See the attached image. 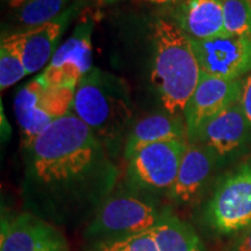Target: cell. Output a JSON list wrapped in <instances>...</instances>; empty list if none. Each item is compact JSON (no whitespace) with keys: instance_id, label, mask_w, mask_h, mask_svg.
Masks as SVG:
<instances>
[{"instance_id":"1","label":"cell","mask_w":251,"mask_h":251,"mask_svg":"<svg viewBox=\"0 0 251 251\" xmlns=\"http://www.w3.org/2000/svg\"><path fill=\"white\" fill-rule=\"evenodd\" d=\"M118 176L111 150L70 112L26 149L25 207L55 226L91 221L114 192Z\"/></svg>"},{"instance_id":"2","label":"cell","mask_w":251,"mask_h":251,"mask_svg":"<svg viewBox=\"0 0 251 251\" xmlns=\"http://www.w3.org/2000/svg\"><path fill=\"white\" fill-rule=\"evenodd\" d=\"M153 42L152 85L164 111L174 115L184 114L201 76L192 42L165 18L157 19L153 24Z\"/></svg>"},{"instance_id":"3","label":"cell","mask_w":251,"mask_h":251,"mask_svg":"<svg viewBox=\"0 0 251 251\" xmlns=\"http://www.w3.org/2000/svg\"><path fill=\"white\" fill-rule=\"evenodd\" d=\"M71 112L109 150L118 144L134 117L127 83L100 69H92L78 84Z\"/></svg>"},{"instance_id":"4","label":"cell","mask_w":251,"mask_h":251,"mask_svg":"<svg viewBox=\"0 0 251 251\" xmlns=\"http://www.w3.org/2000/svg\"><path fill=\"white\" fill-rule=\"evenodd\" d=\"M149 196L141 193H112L101 203L85 229L86 238L97 241L130 236L151 230L171 214Z\"/></svg>"},{"instance_id":"5","label":"cell","mask_w":251,"mask_h":251,"mask_svg":"<svg viewBox=\"0 0 251 251\" xmlns=\"http://www.w3.org/2000/svg\"><path fill=\"white\" fill-rule=\"evenodd\" d=\"M75 91V87L48 85L40 76L18 91L14 112L25 149L52 122L71 112Z\"/></svg>"},{"instance_id":"6","label":"cell","mask_w":251,"mask_h":251,"mask_svg":"<svg viewBox=\"0 0 251 251\" xmlns=\"http://www.w3.org/2000/svg\"><path fill=\"white\" fill-rule=\"evenodd\" d=\"M188 139L149 144L128 159L127 177L134 190L147 193H168L174 185Z\"/></svg>"},{"instance_id":"7","label":"cell","mask_w":251,"mask_h":251,"mask_svg":"<svg viewBox=\"0 0 251 251\" xmlns=\"http://www.w3.org/2000/svg\"><path fill=\"white\" fill-rule=\"evenodd\" d=\"M207 218L222 235L244 230L251 226V163L229 174L213 194Z\"/></svg>"},{"instance_id":"8","label":"cell","mask_w":251,"mask_h":251,"mask_svg":"<svg viewBox=\"0 0 251 251\" xmlns=\"http://www.w3.org/2000/svg\"><path fill=\"white\" fill-rule=\"evenodd\" d=\"M191 42L202 74L237 80L251 71V35H222Z\"/></svg>"},{"instance_id":"9","label":"cell","mask_w":251,"mask_h":251,"mask_svg":"<svg viewBox=\"0 0 251 251\" xmlns=\"http://www.w3.org/2000/svg\"><path fill=\"white\" fill-rule=\"evenodd\" d=\"M93 21L78 25L72 35L57 48L45 71L40 75L51 86L76 89L80 80L92 70Z\"/></svg>"},{"instance_id":"10","label":"cell","mask_w":251,"mask_h":251,"mask_svg":"<svg viewBox=\"0 0 251 251\" xmlns=\"http://www.w3.org/2000/svg\"><path fill=\"white\" fill-rule=\"evenodd\" d=\"M0 251H70L57 226L33 213L2 218Z\"/></svg>"},{"instance_id":"11","label":"cell","mask_w":251,"mask_h":251,"mask_svg":"<svg viewBox=\"0 0 251 251\" xmlns=\"http://www.w3.org/2000/svg\"><path fill=\"white\" fill-rule=\"evenodd\" d=\"M243 79L227 80L202 74L184 111L187 139L193 141L200 128L231 103L238 101Z\"/></svg>"},{"instance_id":"12","label":"cell","mask_w":251,"mask_h":251,"mask_svg":"<svg viewBox=\"0 0 251 251\" xmlns=\"http://www.w3.org/2000/svg\"><path fill=\"white\" fill-rule=\"evenodd\" d=\"M83 4L85 2L77 0L52 21L15 33L20 45L27 75L35 74L41 69L47 68L57 50L56 46L62 33L68 26L69 21L78 13Z\"/></svg>"},{"instance_id":"13","label":"cell","mask_w":251,"mask_h":251,"mask_svg":"<svg viewBox=\"0 0 251 251\" xmlns=\"http://www.w3.org/2000/svg\"><path fill=\"white\" fill-rule=\"evenodd\" d=\"M251 130L246 115L236 101L209 119L190 142H199L209 148L216 157L230 156L246 144Z\"/></svg>"},{"instance_id":"14","label":"cell","mask_w":251,"mask_h":251,"mask_svg":"<svg viewBox=\"0 0 251 251\" xmlns=\"http://www.w3.org/2000/svg\"><path fill=\"white\" fill-rule=\"evenodd\" d=\"M165 19L193 41L226 35L222 0H185L174 5Z\"/></svg>"},{"instance_id":"15","label":"cell","mask_w":251,"mask_h":251,"mask_svg":"<svg viewBox=\"0 0 251 251\" xmlns=\"http://www.w3.org/2000/svg\"><path fill=\"white\" fill-rule=\"evenodd\" d=\"M216 159L215 153L202 143L188 141L175 183L166 193L171 201L178 205L192 202L209 180Z\"/></svg>"},{"instance_id":"16","label":"cell","mask_w":251,"mask_h":251,"mask_svg":"<svg viewBox=\"0 0 251 251\" xmlns=\"http://www.w3.org/2000/svg\"><path fill=\"white\" fill-rule=\"evenodd\" d=\"M177 139H187L185 119L166 111L153 113L134 124L126 141L124 156L128 161L149 144Z\"/></svg>"},{"instance_id":"17","label":"cell","mask_w":251,"mask_h":251,"mask_svg":"<svg viewBox=\"0 0 251 251\" xmlns=\"http://www.w3.org/2000/svg\"><path fill=\"white\" fill-rule=\"evenodd\" d=\"M149 234L159 251H203L197 231L172 213L149 230Z\"/></svg>"},{"instance_id":"18","label":"cell","mask_w":251,"mask_h":251,"mask_svg":"<svg viewBox=\"0 0 251 251\" xmlns=\"http://www.w3.org/2000/svg\"><path fill=\"white\" fill-rule=\"evenodd\" d=\"M27 76L17 34L4 37L0 45V87L7 90Z\"/></svg>"},{"instance_id":"19","label":"cell","mask_w":251,"mask_h":251,"mask_svg":"<svg viewBox=\"0 0 251 251\" xmlns=\"http://www.w3.org/2000/svg\"><path fill=\"white\" fill-rule=\"evenodd\" d=\"M71 0H30L17 9V20L25 29L41 26L58 18Z\"/></svg>"},{"instance_id":"20","label":"cell","mask_w":251,"mask_h":251,"mask_svg":"<svg viewBox=\"0 0 251 251\" xmlns=\"http://www.w3.org/2000/svg\"><path fill=\"white\" fill-rule=\"evenodd\" d=\"M226 35H251V0H222Z\"/></svg>"},{"instance_id":"21","label":"cell","mask_w":251,"mask_h":251,"mask_svg":"<svg viewBox=\"0 0 251 251\" xmlns=\"http://www.w3.org/2000/svg\"><path fill=\"white\" fill-rule=\"evenodd\" d=\"M90 251H159L149 231L130 236L106 238L97 241Z\"/></svg>"},{"instance_id":"22","label":"cell","mask_w":251,"mask_h":251,"mask_svg":"<svg viewBox=\"0 0 251 251\" xmlns=\"http://www.w3.org/2000/svg\"><path fill=\"white\" fill-rule=\"evenodd\" d=\"M238 102H240V106L244 115H246L248 122L251 126V72L243 79Z\"/></svg>"},{"instance_id":"23","label":"cell","mask_w":251,"mask_h":251,"mask_svg":"<svg viewBox=\"0 0 251 251\" xmlns=\"http://www.w3.org/2000/svg\"><path fill=\"white\" fill-rule=\"evenodd\" d=\"M231 251H251V226L241 235Z\"/></svg>"},{"instance_id":"24","label":"cell","mask_w":251,"mask_h":251,"mask_svg":"<svg viewBox=\"0 0 251 251\" xmlns=\"http://www.w3.org/2000/svg\"><path fill=\"white\" fill-rule=\"evenodd\" d=\"M4 1L7 4L9 8L19 9L23 7L24 5H26L28 1H30V0H4Z\"/></svg>"},{"instance_id":"25","label":"cell","mask_w":251,"mask_h":251,"mask_svg":"<svg viewBox=\"0 0 251 251\" xmlns=\"http://www.w3.org/2000/svg\"><path fill=\"white\" fill-rule=\"evenodd\" d=\"M147 1L151 2L153 5H176L185 1V0H147Z\"/></svg>"},{"instance_id":"26","label":"cell","mask_w":251,"mask_h":251,"mask_svg":"<svg viewBox=\"0 0 251 251\" xmlns=\"http://www.w3.org/2000/svg\"><path fill=\"white\" fill-rule=\"evenodd\" d=\"M81 1H84V2L90 1V2H93V4H97V5H111V4H114V2L120 1V0H81Z\"/></svg>"}]
</instances>
